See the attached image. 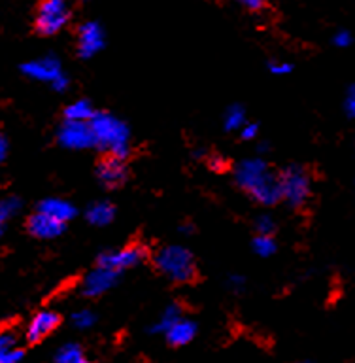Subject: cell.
Segmentation results:
<instances>
[{
  "instance_id": "obj_12",
  "label": "cell",
  "mask_w": 355,
  "mask_h": 363,
  "mask_svg": "<svg viewBox=\"0 0 355 363\" xmlns=\"http://www.w3.org/2000/svg\"><path fill=\"white\" fill-rule=\"evenodd\" d=\"M96 176L104 187L108 189H113V187H119L127 180V169L121 159L115 157H106L102 159L98 167H96Z\"/></svg>"
},
{
  "instance_id": "obj_30",
  "label": "cell",
  "mask_w": 355,
  "mask_h": 363,
  "mask_svg": "<svg viewBox=\"0 0 355 363\" xmlns=\"http://www.w3.org/2000/svg\"><path fill=\"white\" fill-rule=\"evenodd\" d=\"M16 346L17 340L10 331H2L0 333V350H10V348H16Z\"/></svg>"
},
{
  "instance_id": "obj_18",
  "label": "cell",
  "mask_w": 355,
  "mask_h": 363,
  "mask_svg": "<svg viewBox=\"0 0 355 363\" xmlns=\"http://www.w3.org/2000/svg\"><path fill=\"white\" fill-rule=\"evenodd\" d=\"M55 363H91L85 350L76 342H67L55 352Z\"/></svg>"
},
{
  "instance_id": "obj_17",
  "label": "cell",
  "mask_w": 355,
  "mask_h": 363,
  "mask_svg": "<svg viewBox=\"0 0 355 363\" xmlns=\"http://www.w3.org/2000/svg\"><path fill=\"white\" fill-rule=\"evenodd\" d=\"M95 113V108L87 99L72 101L64 108V119L67 121H78V123H89Z\"/></svg>"
},
{
  "instance_id": "obj_24",
  "label": "cell",
  "mask_w": 355,
  "mask_h": 363,
  "mask_svg": "<svg viewBox=\"0 0 355 363\" xmlns=\"http://www.w3.org/2000/svg\"><path fill=\"white\" fill-rule=\"evenodd\" d=\"M276 220L269 214L259 216L257 221H255V229H257V233H259L261 237H272L274 231H276Z\"/></svg>"
},
{
  "instance_id": "obj_8",
  "label": "cell",
  "mask_w": 355,
  "mask_h": 363,
  "mask_svg": "<svg viewBox=\"0 0 355 363\" xmlns=\"http://www.w3.org/2000/svg\"><path fill=\"white\" fill-rule=\"evenodd\" d=\"M23 74L30 79H36V82H44V84L53 85L57 79L61 78L62 68L61 62L55 55H45L38 57V59H33V61H27L21 67Z\"/></svg>"
},
{
  "instance_id": "obj_26",
  "label": "cell",
  "mask_w": 355,
  "mask_h": 363,
  "mask_svg": "<svg viewBox=\"0 0 355 363\" xmlns=\"http://www.w3.org/2000/svg\"><path fill=\"white\" fill-rule=\"evenodd\" d=\"M269 70H271L274 76H286L293 70V65L288 61H271L269 62Z\"/></svg>"
},
{
  "instance_id": "obj_27",
  "label": "cell",
  "mask_w": 355,
  "mask_h": 363,
  "mask_svg": "<svg viewBox=\"0 0 355 363\" xmlns=\"http://www.w3.org/2000/svg\"><path fill=\"white\" fill-rule=\"evenodd\" d=\"M344 112L348 118L355 119V84H351L350 87H348V93H346Z\"/></svg>"
},
{
  "instance_id": "obj_3",
  "label": "cell",
  "mask_w": 355,
  "mask_h": 363,
  "mask_svg": "<svg viewBox=\"0 0 355 363\" xmlns=\"http://www.w3.org/2000/svg\"><path fill=\"white\" fill-rule=\"evenodd\" d=\"M155 265L164 277L172 280V282H189L197 272L193 254L184 246L172 244V246H164L155 255Z\"/></svg>"
},
{
  "instance_id": "obj_19",
  "label": "cell",
  "mask_w": 355,
  "mask_h": 363,
  "mask_svg": "<svg viewBox=\"0 0 355 363\" xmlns=\"http://www.w3.org/2000/svg\"><path fill=\"white\" fill-rule=\"evenodd\" d=\"M181 318V308L178 305H169L161 312V316L157 318V322L152 325V333H167L172 325Z\"/></svg>"
},
{
  "instance_id": "obj_36",
  "label": "cell",
  "mask_w": 355,
  "mask_h": 363,
  "mask_svg": "<svg viewBox=\"0 0 355 363\" xmlns=\"http://www.w3.org/2000/svg\"><path fill=\"white\" fill-rule=\"evenodd\" d=\"M4 223H6V221L0 218V237H2V233H4Z\"/></svg>"
},
{
  "instance_id": "obj_28",
  "label": "cell",
  "mask_w": 355,
  "mask_h": 363,
  "mask_svg": "<svg viewBox=\"0 0 355 363\" xmlns=\"http://www.w3.org/2000/svg\"><path fill=\"white\" fill-rule=\"evenodd\" d=\"M351 42H354V36H351L348 30H339V33L333 36V44L337 48H350Z\"/></svg>"
},
{
  "instance_id": "obj_33",
  "label": "cell",
  "mask_w": 355,
  "mask_h": 363,
  "mask_svg": "<svg viewBox=\"0 0 355 363\" xmlns=\"http://www.w3.org/2000/svg\"><path fill=\"white\" fill-rule=\"evenodd\" d=\"M210 167L214 170H223L225 169V159L223 157H212L210 159Z\"/></svg>"
},
{
  "instance_id": "obj_29",
  "label": "cell",
  "mask_w": 355,
  "mask_h": 363,
  "mask_svg": "<svg viewBox=\"0 0 355 363\" xmlns=\"http://www.w3.org/2000/svg\"><path fill=\"white\" fill-rule=\"evenodd\" d=\"M257 135H259V125L257 123H246L240 129V136H242L244 140H254V138H257Z\"/></svg>"
},
{
  "instance_id": "obj_31",
  "label": "cell",
  "mask_w": 355,
  "mask_h": 363,
  "mask_svg": "<svg viewBox=\"0 0 355 363\" xmlns=\"http://www.w3.org/2000/svg\"><path fill=\"white\" fill-rule=\"evenodd\" d=\"M227 284H229V288H231L232 291H242L244 286H246V278H244L242 274H232V277H229Z\"/></svg>"
},
{
  "instance_id": "obj_7",
  "label": "cell",
  "mask_w": 355,
  "mask_h": 363,
  "mask_svg": "<svg viewBox=\"0 0 355 363\" xmlns=\"http://www.w3.org/2000/svg\"><path fill=\"white\" fill-rule=\"evenodd\" d=\"M146 255V250L138 246V244H133V246H127V248L119 250H110V252H104L98 257V265L106 267V269H112L115 272H121L125 269H130V267L138 265Z\"/></svg>"
},
{
  "instance_id": "obj_10",
  "label": "cell",
  "mask_w": 355,
  "mask_h": 363,
  "mask_svg": "<svg viewBox=\"0 0 355 363\" xmlns=\"http://www.w3.org/2000/svg\"><path fill=\"white\" fill-rule=\"evenodd\" d=\"M104 48V30L96 21H85L78 28V55L91 59Z\"/></svg>"
},
{
  "instance_id": "obj_2",
  "label": "cell",
  "mask_w": 355,
  "mask_h": 363,
  "mask_svg": "<svg viewBox=\"0 0 355 363\" xmlns=\"http://www.w3.org/2000/svg\"><path fill=\"white\" fill-rule=\"evenodd\" d=\"M95 146L108 152V157L123 161L130 152V133L125 121L108 112H96L89 121Z\"/></svg>"
},
{
  "instance_id": "obj_25",
  "label": "cell",
  "mask_w": 355,
  "mask_h": 363,
  "mask_svg": "<svg viewBox=\"0 0 355 363\" xmlns=\"http://www.w3.org/2000/svg\"><path fill=\"white\" fill-rule=\"evenodd\" d=\"M21 348H10V350H0V363H21L23 359Z\"/></svg>"
},
{
  "instance_id": "obj_13",
  "label": "cell",
  "mask_w": 355,
  "mask_h": 363,
  "mask_svg": "<svg viewBox=\"0 0 355 363\" xmlns=\"http://www.w3.org/2000/svg\"><path fill=\"white\" fill-rule=\"evenodd\" d=\"M27 227L30 235H34L36 238H44V240H51V238H57L64 231V223L53 220L50 216L42 214V212H34L27 221Z\"/></svg>"
},
{
  "instance_id": "obj_32",
  "label": "cell",
  "mask_w": 355,
  "mask_h": 363,
  "mask_svg": "<svg viewBox=\"0 0 355 363\" xmlns=\"http://www.w3.org/2000/svg\"><path fill=\"white\" fill-rule=\"evenodd\" d=\"M242 6L249 11H259L265 8V2H261V0H242Z\"/></svg>"
},
{
  "instance_id": "obj_9",
  "label": "cell",
  "mask_w": 355,
  "mask_h": 363,
  "mask_svg": "<svg viewBox=\"0 0 355 363\" xmlns=\"http://www.w3.org/2000/svg\"><path fill=\"white\" fill-rule=\"evenodd\" d=\"M121 272H115L106 267L96 265L91 272H87V277L81 282V294L85 297H98V295L106 294L108 289H112L115 282L119 280Z\"/></svg>"
},
{
  "instance_id": "obj_11",
  "label": "cell",
  "mask_w": 355,
  "mask_h": 363,
  "mask_svg": "<svg viewBox=\"0 0 355 363\" xmlns=\"http://www.w3.org/2000/svg\"><path fill=\"white\" fill-rule=\"evenodd\" d=\"M61 322V316L53 311H40L36 312V316L28 322L27 328V339L30 342H40L45 339L47 335H51L57 329Z\"/></svg>"
},
{
  "instance_id": "obj_21",
  "label": "cell",
  "mask_w": 355,
  "mask_h": 363,
  "mask_svg": "<svg viewBox=\"0 0 355 363\" xmlns=\"http://www.w3.org/2000/svg\"><path fill=\"white\" fill-rule=\"evenodd\" d=\"M276 240H274V237H261V235H257V237L254 238V252L259 257H271V255L276 254Z\"/></svg>"
},
{
  "instance_id": "obj_20",
  "label": "cell",
  "mask_w": 355,
  "mask_h": 363,
  "mask_svg": "<svg viewBox=\"0 0 355 363\" xmlns=\"http://www.w3.org/2000/svg\"><path fill=\"white\" fill-rule=\"evenodd\" d=\"M246 123H248V119H246V112L240 104H232L227 108L225 116H223V125L227 130H240Z\"/></svg>"
},
{
  "instance_id": "obj_16",
  "label": "cell",
  "mask_w": 355,
  "mask_h": 363,
  "mask_svg": "<svg viewBox=\"0 0 355 363\" xmlns=\"http://www.w3.org/2000/svg\"><path fill=\"white\" fill-rule=\"evenodd\" d=\"M85 218H87L91 225L95 227L110 225L113 218H115V208L108 201H98V203H93L89 208L85 210Z\"/></svg>"
},
{
  "instance_id": "obj_1",
  "label": "cell",
  "mask_w": 355,
  "mask_h": 363,
  "mask_svg": "<svg viewBox=\"0 0 355 363\" xmlns=\"http://www.w3.org/2000/svg\"><path fill=\"white\" fill-rule=\"evenodd\" d=\"M235 180L249 197L265 206H274L282 201L280 176L269 167L265 159L252 157L240 161L235 170Z\"/></svg>"
},
{
  "instance_id": "obj_15",
  "label": "cell",
  "mask_w": 355,
  "mask_h": 363,
  "mask_svg": "<svg viewBox=\"0 0 355 363\" xmlns=\"http://www.w3.org/2000/svg\"><path fill=\"white\" fill-rule=\"evenodd\" d=\"M197 335V323L189 320V318L181 316L178 322L172 325V328L164 333L167 340H169L172 346H184L187 342H191Z\"/></svg>"
},
{
  "instance_id": "obj_37",
  "label": "cell",
  "mask_w": 355,
  "mask_h": 363,
  "mask_svg": "<svg viewBox=\"0 0 355 363\" xmlns=\"http://www.w3.org/2000/svg\"><path fill=\"white\" fill-rule=\"evenodd\" d=\"M299 363H308V362H299Z\"/></svg>"
},
{
  "instance_id": "obj_6",
  "label": "cell",
  "mask_w": 355,
  "mask_h": 363,
  "mask_svg": "<svg viewBox=\"0 0 355 363\" xmlns=\"http://www.w3.org/2000/svg\"><path fill=\"white\" fill-rule=\"evenodd\" d=\"M57 140L67 150H87L95 146L93 130L89 123H78V121H62L57 133Z\"/></svg>"
},
{
  "instance_id": "obj_35",
  "label": "cell",
  "mask_w": 355,
  "mask_h": 363,
  "mask_svg": "<svg viewBox=\"0 0 355 363\" xmlns=\"http://www.w3.org/2000/svg\"><path fill=\"white\" fill-rule=\"evenodd\" d=\"M180 233H184V235H191V233H193V225H181L180 227Z\"/></svg>"
},
{
  "instance_id": "obj_5",
  "label": "cell",
  "mask_w": 355,
  "mask_h": 363,
  "mask_svg": "<svg viewBox=\"0 0 355 363\" xmlns=\"http://www.w3.org/2000/svg\"><path fill=\"white\" fill-rule=\"evenodd\" d=\"M70 19V10L62 0H45L36 11V30L44 36L57 34Z\"/></svg>"
},
{
  "instance_id": "obj_23",
  "label": "cell",
  "mask_w": 355,
  "mask_h": 363,
  "mask_svg": "<svg viewBox=\"0 0 355 363\" xmlns=\"http://www.w3.org/2000/svg\"><path fill=\"white\" fill-rule=\"evenodd\" d=\"M95 322H96V316L91 311H87V308H81V311L74 312V314H72L74 328L89 329V328H93V325H95Z\"/></svg>"
},
{
  "instance_id": "obj_22",
  "label": "cell",
  "mask_w": 355,
  "mask_h": 363,
  "mask_svg": "<svg viewBox=\"0 0 355 363\" xmlns=\"http://www.w3.org/2000/svg\"><path fill=\"white\" fill-rule=\"evenodd\" d=\"M19 210H21V201H19L17 197H13V195L0 199V218H2L4 221L13 218Z\"/></svg>"
},
{
  "instance_id": "obj_14",
  "label": "cell",
  "mask_w": 355,
  "mask_h": 363,
  "mask_svg": "<svg viewBox=\"0 0 355 363\" xmlns=\"http://www.w3.org/2000/svg\"><path fill=\"white\" fill-rule=\"evenodd\" d=\"M36 212H42V214L50 216V218L61 221L64 225L78 214V210H76V206H74L70 201L59 197L44 199V201L38 204V210H36Z\"/></svg>"
},
{
  "instance_id": "obj_34",
  "label": "cell",
  "mask_w": 355,
  "mask_h": 363,
  "mask_svg": "<svg viewBox=\"0 0 355 363\" xmlns=\"http://www.w3.org/2000/svg\"><path fill=\"white\" fill-rule=\"evenodd\" d=\"M6 153H8V142H6V136L0 135V163L6 159Z\"/></svg>"
},
{
  "instance_id": "obj_4",
  "label": "cell",
  "mask_w": 355,
  "mask_h": 363,
  "mask_svg": "<svg viewBox=\"0 0 355 363\" xmlns=\"http://www.w3.org/2000/svg\"><path fill=\"white\" fill-rule=\"evenodd\" d=\"M280 189H282V201L293 206L300 208L308 203L312 195V176L305 167L299 164H291L288 169L280 172Z\"/></svg>"
}]
</instances>
